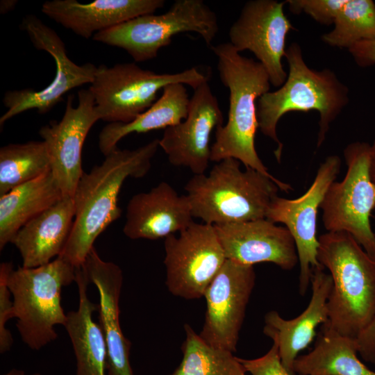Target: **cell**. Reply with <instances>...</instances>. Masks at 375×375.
Instances as JSON below:
<instances>
[{"label": "cell", "instance_id": "1", "mask_svg": "<svg viewBox=\"0 0 375 375\" xmlns=\"http://www.w3.org/2000/svg\"><path fill=\"white\" fill-rule=\"evenodd\" d=\"M159 147L154 139L137 149H115L104 160L84 172L75 190V215L67 244L59 257L82 266L99 235L120 217L118 198L127 178H142L149 171Z\"/></svg>", "mask_w": 375, "mask_h": 375}, {"label": "cell", "instance_id": "2", "mask_svg": "<svg viewBox=\"0 0 375 375\" xmlns=\"http://www.w3.org/2000/svg\"><path fill=\"white\" fill-rule=\"evenodd\" d=\"M211 49L217 57L221 82L229 90V108L226 124L215 131L210 161L235 158L246 168L278 179L269 172L255 146L257 101L270 89L267 72L260 62L242 56L229 42L212 46Z\"/></svg>", "mask_w": 375, "mask_h": 375}, {"label": "cell", "instance_id": "3", "mask_svg": "<svg viewBox=\"0 0 375 375\" xmlns=\"http://www.w3.org/2000/svg\"><path fill=\"white\" fill-rule=\"evenodd\" d=\"M228 158L215 164L208 174L194 175L185 185L193 217L213 226L265 218L279 190L292 186Z\"/></svg>", "mask_w": 375, "mask_h": 375}, {"label": "cell", "instance_id": "4", "mask_svg": "<svg viewBox=\"0 0 375 375\" xmlns=\"http://www.w3.org/2000/svg\"><path fill=\"white\" fill-rule=\"evenodd\" d=\"M317 260L332 278L324 324L356 338L375 315V259L344 231L318 237Z\"/></svg>", "mask_w": 375, "mask_h": 375}, {"label": "cell", "instance_id": "5", "mask_svg": "<svg viewBox=\"0 0 375 375\" xmlns=\"http://www.w3.org/2000/svg\"><path fill=\"white\" fill-rule=\"evenodd\" d=\"M285 58L289 72L285 83L257 101L258 129L277 145L274 153L280 162L283 144L276 127L281 117L291 111L317 110L319 114L317 147L322 145L331 124L349 103V88L329 69L315 70L305 62L300 46L292 43Z\"/></svg>", "mask_w": 375, "mask_h": 375}, {"label": "cell", "instance_id": "6", "mask_svg": "<svg viewBox=\"0 0 375 375\" xmlns=\"http://www.w3.org/2000/svg\"><path fill=\"white\" fill-rule=\"evenodd\" d=\"M76 269L59 256L36 267H10L7 285L13 297V315L22 340L31 349L39 350L56 340L55 326H65L61 292L75 281Z\"/></svg>", "mask_w": 375, "mask_h": 375}, {"label": "cell", "instance_id": "7", "mask_svg": "<svg viewBox=\"0 0 375 375\" xmlns=\"http://www.w3.org/2000/svg\"><path fill=\"white\" fill-rule=\"evenodd\" d=\"M219 31L216 14L203 0H176L165 13L137 17L94 34L92 39L126 51L135 62L157 57L177 34L194 32L210 45Z\"/></svg>", "mask_w": 375, "mask_h": 375}, {"label": "cell", "instance_id": "8", "mask_svg": "<svg viewBox=\"0 0 375 375\" xmlns=\"http://www.w3.org/2000/svg\"><path fill=\"white\" fill-rule=\"evenodd\" d=\"M208 81L192 67L174 74H158L134 62L97 67L89 88L95 101L100 120L109 123L131 122L149 108L167 85L182 83L193 89Z\"/></svg>", "mask_w": 375, "mask_h": 375}, {"label": "cell", "instance_id": "9", "mask_svg": "<svg viewBox=\"0 0 375 375\" xmlns=\"http://www.w3.org/2000/svg\"><path fill=\"white\" fill-rule=\"evenodd\" d=\"M370 144L354 142L346 147L344 178L329 186L320 209L327 232L350 234L375 259V234L370 216L375 208V185L369 174Z\"/></svg>", "mask_w": 375, "mask_h": 375}, {"label": "cell", "instance_id": "10", "mask_svg": "<svg viewBox=\"0 0 375 375\" xmlns=\"http://www.w3.org/2000/svg\"><path fill=\"white\" fill-rule=\"evenodd\" d=\"M165 284L185 299L203 297L226 258L213 225L193 222L165 238Z\"/></svg>", "mask_w": 375, "mask_h": 375}, {"label": "cell", "instance_id": "11", "mask_svg": "<svg viewBox=\"0 0 375 375\" xmlns=\"http://www.w3.org/2000/svg\"><path fill=\"white\" fill-rule=\"evenodd\" d=\"M34 47L50 54L55 61L56 74L41 90L24 89L8 91L3 99L6 112L0 118L2 126L12 117L31 109L45 114L62 100L65 93L85 84H91L97 67L92 63L77 65L67 56L65 45L54 30L33 15H26L21 24Z\"/></svg>", "mask_w": 375, "mask_h": 375}, {"label": "cell", "instance_id": "12", "mask_svg": "<svg viewBox=\"0 0 375 375\" xmlns=\"http://www.w3.org/2000/svg\"><path fill=\"white\" fill-rule=\"evenodd\" d=\"M340 167L341 159L338 156H328L320 164L312 183L303 194L293 199L276 196L266 212V219L275 224H284L294 240L299 265V292L301 295L306 294L314 269L322 267L317 260V213Z\"/></svg>", "mask_w": 375, "mask_h": 375}, {"label": "cell", "instance_id": "13", "mask_svg": "<svg viewBox=\"0 0 375 375\" xmlns=\"http://www.w3.org/2000/svg\"><path fill=\"white\" fill-rule=\"evenodd\" d=\"M256 278L253 266L226 259L203 295L206 311L199 335L204 342L236 351Z\"/></svg>", "mask_w": 375, "mask_h": 375}, {"label": "cell", "instance_id": "14", "mask_svg": "<svg viewBox=\"0 0 375 375\" xmlns=\"http://www.w3.org/2000/svg\"><path fill=\"white\" fill-rule=\"evenodd\" d=\"M285 3L275 0L247 1L228 32L229 43L239 53L252 52L274 87H281L287 78L282 58L287 49L286 36L295 30L284 13Z\"/></svg>", "mask_w": 375, "mask_h": 375}, {"label": "cell", "instance_id": "15", "mask_svg": "<svg viewBox=\"0 0 375 375\" xmlns=\"http://www.w3.org/2000/svg\"><path fill=\"white\" fill-rule=\"evenodd\" d=\"M74 96L67 97L65 111L59 122L41 127L39 134L45 142L51 161V172L63 197H73L84 173L82 149L86 137L100 117L90 89L78 92V105Z\"/></svg>", "mask_w": 375, "mask_h": 375}, {"label": "cell", "instance_id": "16", "mask_svg": "<svg viewBox=\"0 0 375 375\" xmlns=\"http://www.w3.org/2000/svg\"><path fill=\"white\" fill-rule=\"evenodd\" d=\"M223 123L218 101L206 81L194 89L187 117L165 129L159 147L172 165L188 167L194 175L205 174L210 161L211 134Z\"/></svg>", "mask_w": 375, "mask_h": 375}, {"label": "cell", "instance_id": "17", "mask_svg": "<svg viewBox=\"0 0 375 375\" xmlns=\"http://www.w3.org/2000/svg\"><path fill=\"white\" fill-rule=\"evenodd\" d=\"M227 260L243 265L272 262L290 271L299 263L288 229L266 218L214 226Z\"/></svg>", "mask_w": 375, "mask_h": 375}, {"label": "cell", "instance_id": "18", "mask_svg": "<svg viewBox=\"0 0 375 375\" xmlns=\"http://www.w3.org/2000/svg\"><path fill=\"white\" fill-rule=\"evenodd\" d=\"M187 195L162 181L129 200L123 233L130 239L158 240L179 233L193 222Z\"/></svg>", "mask_w": 375, "mask_h": 375}, {"label": "cell", "instance_id": "19", "mask_svg": "<svg viewBox=\"0 0 375 375\" xmlns=\"http://www.w3.org/2000/svg\"><path fill=\"white\" fill-rule=\"evenodd\" d=\"M323 267L314 269L311 279L312 294L306 309L297 317L286 319L276 310L264 317L263 333L278 349L281 362L291 375H295L294 362L299 353L307 348L316 335V329L328 321V299L332 278Z\"/></svg>", "mask_w": 375, "mask_h": 375}, {"label": "cell", "instance_id": "20", "mask_svg": "<svg viewBox=\"0 0 375 375\" xmlns=\"http://www.w3.org/2000/svg\"><path fill=\"white\" fill-rule=\"evenodd\" d=\"M83 265L99 292V324L107 347L108 374L133 375L129 361L131 342L124 335L119 322L122 271L115 263L102 260L94 247Z\"/></svg>", "mask_w": 375, "mask_h": 375}, {"label": "cell", "instance_id": "21", "mask_svg": "<svg viewBox=\"0 0 375 375\" xmlns=\"http://www.w3.org/2000/svg\"><path fill=\"white\" fill-rule=\"evenodd\" d=\"M164 0H95L83 3L76 0L45 1L41 11L76 35L90 38L139 16L154 13Z\"/></svg>", "mask_w": 375, "mask_h": 375}, {"label": "cell", "instance_id": "22", "mask_svg": "<svg viewBox=\"0 0 375 375\" xmlns=\"http://www.w3.org/2000/svg\"><path fill=\"white\" fill-rule=\"evenodd\" d=\"M74 215L73 198L64 197L25 224L10 242L20 253L22 267H39L59 256L69 237Z\"/></svg>", "mask_w": 375, "mask_h": 375}, {"label": "cell", "instance_id": "23", "mask_svg": "<svg viewBox=\"0 0 375 375\" xmlns=\"http://www.w3.org/2000/svg\"><path fill=\"white\" fill-rule=\"evenodd\" d=\"M75 282L78 291V307L67 314L64 326L76 357V375H105L107 347L102 328L93 319L98 304L88 297V287L90 282L83 265L76 267Z\"/></svg>", "mask_w": 375, "mask_h": 375}, {"label": "cell", "instance_id": "24", "mask_svg": "<svg viewBox=\"0 0 375 375\" xmlns=\"http://www.w3.org/2000/svg\"><path fill=\"white\" fill-rule=\"evenodd\" d=\"M189 98L185 85L173 83L162 90L161 96L147 110L127 123H108L99 135V148L107 156L117 148V143L133 133H143L166 128L184 120L188 113Z\"/></svg>", "mask_w": 375, "mask_h": 375}, {"label": "cell", "instance_id": "25", "mask_svg": "<svg viewBox=\"0 0 375 375\" xmlns=\"http://www.w3.org/2000/svg\"><path fill=\"white\" fill-rule=\"evenodd\" d=\"M62 197L51 171L0 196V249L25 224Z\"/></svg>", "mask_w": 375, "mask_h": 375}, {"label": "cell", "instance_id": "26", "mask_svg": "<svg viewBox=\"0 0 375 375\" xmlns=\"http://www.w3.org/2000/svg\"><path fill=\"white\" fill-rule=\"evenodd\" d=\"M355 338L322 325L315 344L308 353L299 356L293 366L297 375H375L358 357Z\"/></svg>", "mask_w": 375, "mask_h": 375}, {"label": "cell", "instance_id": "27", "mask_svg": "<svg viewBox=\"0 0 375 375\" xmlns=\"http://www.w3.org/2000/svg\"><path fill=\"white\" fill-rule=\"evenodd\" d=\"M51 171L45 142L9 144L0 149V196Z\"/></svg>", "mask_w": 375, "mask_h": 375}, {"label": "cell", "instance_id": "28", "mask_svg": "<svg viewBox=\"0 0 375 375\" xmlns=\"http://www.w3.org/2000/svg\"><path fill=\"white\" fill-rule=\"evenodd\" d=\"M182 344L183 358L169 375H246V371L233 353L204 342L188 324Z\"/></svg>", "mask_w": 375, "mask_h": 375}, {"label": "cell", "instance_id": "29", "mask_svg": "<svg viewBox=\"0 0 375 375\" xmlns=\"http://www.w3.org/2000/svg\"><path fill=\"white\" fill-rule=\"evenodd\" d=\"M333 24L331 31L322 35L329 46L348 49L357 42L375 40V3L347 0Z\"/></svg>", "mask_w": 375, "mask_h": 375}, {"label": "cell", "instance_id": "30", "mask_svg": "<svg viewBox=\"0 0 375 375\" xmlns=\"http://www.w3.org/2000/svg\"><path fill=\"white\" fill-rule=\"evenodd\" d=\"M347 0H287L290 11L294 14L304 12L316 22L330 26Z\"/></svg>", "mask_w": 375, "mask_h": 375}, {"label": "cell", "instance_id": "31", "mask_svg": "<svg viewBox=\"0 0 375 375\" xmlns=\"http://www.w3.org/2000/svg\"><path fill=\"white\" fill-rule=\"evenodd\" d=\"M12 266L10 262H3L0 265V352L10 350L13 343L10 331L6 328L8 321L14 317L13 302L11 292L7 285V274Z\"/></svg>", "mask_w": 375, "mask_h": 375}, {"label": "cell", "instance_id": "32", "mask_svg": "<svg viewBox=\"0 0 375 375\" xmlns=\"http://www.w3.org/2000/svg\"><path fill=\"white\" fill-rule=\"evenodd\" d=\"M238 360L246 372L251 375H291L282 364L278 347L274 343L265 354L259 358H238Z\"/></svg>", "mask_w": 375, "mask_h": 375}, {"label": "cell", "instance_id": "33", "mask_svg": "<svg viewBox=\"0 0 375 375\" xmlns=\"http://www.w3.org/2000/svg\"><path fill=\"white\" fill-rule=\"evenodd\" d=\"M359 356L367 362L375 364V315L356 338Z\"/></svg>", "mask_w": 375, "mask_h": 375}, {"label": "cell", "instance_id": "34", "mask_svg": "<svg viewBox=\"0 0 375 375\" xmlns=\"http://www.w3.org/2000/svg\"><path fill=\"white\" fill-rule=\"evenodd\" d=\"M348 51L358 66L367 67L375 65V40L357 42Z\"/></svg>", "mask_w": 375, "mask_h": 375}, {"label": "cell", "instance_id": "35", "mask_svg": "<svg viewBox=\"0 0 375 375\" xmlns=\"http://www.w3.org/2000/svg\"><path fill=\"white\" fill-rule=\"evenodd\" d=\"M369 174L372 181L375 185V140L373 144L370 145Z\"/></svg>", "mask_w": 375, "mask_h": 375}, {"label": "cell", "instance_id": "36", "mask_svg": "<svg viewBox=\"0 0 375 375\" xmlns=\"http://www.w3.org/2000/svg\"><path fill=\"white\" fill-rule=\"evenodd\" d=\"M17 3V1H1L0 3L1 13H6L12 10Z\"/></svg>", "mask_w": 375, "mask_h": 375}, {"label": "cell", "instance_id": "37", "mask_svg": "<svg viewBox=\"0 0 375 375\" xmlns=\"http://www.w3.org/2000/svg\"><path fill=\"white\" fill-rule=\"evenodd\" d=\"M3 375H26L25 372L22 370L12 369L8 372L6 373ZM33 375H40L39 374H34Z\"/></svg>", "mask_w": 375, "mask_h": 375}, {"label": "cell", "instance_id": "38", "mask_svg": "<svg viewBox=\"0 0 375 375\" xmlns=\"http://www.w3.org/2000/svg\"><path fill=\"white\" fill-rule=\"evenodd\" d=\"M374 234H375V229H374Z\"/></svg>", "mask_w": 375, "mask_h": 375}]
</instances>
